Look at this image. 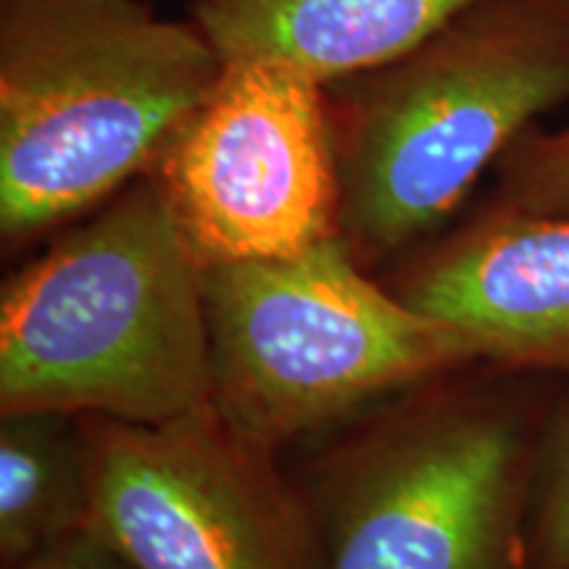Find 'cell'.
Returning <instances> with one entry per match:
<instances>
[{
  "label": "cell",
  "mask_w": 569,
  "mask_h": 569,
  "mask_svg": "<svg viewBox=\"0 0 569 569\" xmlns=\"http://www.w3.org/2000/svg\"><path fill=\"white\" fill-rule=\"evenodd\" d=\"M3 569H138L127 561L122 553L113 551L109 543L92 536L88 530L74 532V536L59 540L34 553V557L17 561V565Z\"/></svg>",
  "instance_id": "obj_13"
},
{
  "label": "cell",
  "mask_w": 569,
  "mask_h": 569,
  "mask_svg": "<svg viewBox=\"0 0 569 569\" xmlns=\"http://www.w3.org/2000/svg\"><path fill=\"white\" fill-rule=\"evenodd\" d=\"M356 259L332 234L284 259L203 267L211 403L251 443L269 451L478 361Z\"/></svg>",
  "instance_id": "obj_4"
},
{
  "label": "cell",
  "mask_w": 569,
  "mask_h": 569,
  "mask_svg": "<svg viewBox=\"0 0 569 569\" xmlns=\"http://www.w3.org/2000/svg\"><path fill=\"white\" fill-rule=\"evenodd\" d=\"M532 453L515 409L440 396L332 467L315 522L322 569H532Z\"/></svg>",
  "instance_id": "obj_5"
},
{
  "label": "cell",
  "mask_w": 569,
  "mask_h": 569,
  "mask_svg": "<svg viewBox=\"0 0 569 569\" xmlns=\"http://www.w3.org/2000/svg\"><path fill=\"white\" fill-rule=\"evenodd\" d=\"M490 209L569 217V124L553 132L528 130L501 161Z\"/></svg>",
  "instance_id": "obj_11"
},
{
  "label": "cell",
  "mask_w": 569,
  "mask_h": 569,
  "mask_svg": "<svg viewBox=\"0 0 569 569\" xmlns=\"http://www.w3.org/2000/svg\"><path fill=\"white\" fill-rule=\"evenodd\" d=\"M528 549L532 569H569V401L532 472Z\"/></svg>",
  "instance_id": "obj_12"
},
{
  "label": "cell",
  "mask_w": 569,
  "mask_h": 569,
  "mask_svg": "<svg viewBox=\"0 0 569 569\" xmlns=\"http://www.w3.org/2000/svg\"><path fill=\"white\" fill-rule=\"evenodd\" d=\"M557 3H559L565 11H569V0H557Z\"/></svg>",
  "instance_id": "obj_14"
},
{
  "label": "cell",
  "mask_w": 569,
  "mask_h": 569,
  "mask_svg": "<svg viewBox=\"0 0 569 569\" xmlns=\"http://www.w3.org/2000/svg\"><path fill=\"white\" fill-rule=\"evenodd\" d=\"M222 59L148 0H0V232L122 193L206 101Z\"/></svg>",
  "instance_id": "obj_2"
},
{
  "label": "cell",
  "mask_w": 569,
  "mask_h": 569,
  "mask_svg": "<svg viewBox=\"0 0 569 569\" xmlns=\"http://www.w3.org/2000/svg\"><path fill=\"white\" fill-rule=\"evenodd\" d=\"M84 422V530L138 569H322L315 511L213 407L161 425Z\"/></svg>",
  "instance_id": "obj_6"
},
{
  "label": "cell",
  "mask_w": 569,
  "mask_h": 569,
  "mask_svg": "<svg viewBox=\"0 0 569 569\" xmlns=\"http://www.w3.org/2000/svg\"><path fill=\"white\" fill-rule=\"evenodd\" d=\"M396 296L478 361L569 372V217L490 209L415 261Z\"/></svg>",
  "instance_id": "obj_8"
},
{
  "label": "cell",
  "mask_w": 569,
  "mask_h": 569,
  "mask_svg": "<svg viewBox=\"0 0 569 569\" xmlns=\"http://www.w3.org/2000/svg\"><path fill=\"white\" fill-rule=\"evenodd\" d=\"M325 88L293 63L230 61L163 148L153 174L203 264L284 259L340 234Z\"/></svg>",
  "instance_id": "obj_7"
},
{
  "label": "cell",
  "mask_w": 569,
  "mask_h": 569,
  "mask_svg": "<svg viewBox=\"0 0 569 569\" xmlns=\"http://www.w3.org/2000/svg\"><path fill=\"white\" fill-rule=\"evenodd\" d=\"M84 417L11 411L0 422V559L17 565L84 530L90 517Z\"/></svg>",
  "instance_id": "obj_10"
},
{
  "label": "cell",
  "mask_w": 569,
  "mask_h": 569,
  "mask_svg": "<svg viewBox=\"0 0 569 569\" xmlns=\"http://www.w3.org/2000/svg\"><path fill=\"white\" fill-rule=\"evenodd\" d=\"M351 80L336 132L338 224L356 256L380 259L436 230L538 117L569 101V11L480 0Z\"/></svg>",
  "instance_id": "obj_3"
},
{
  "label": "cell",
  "mask_w": 569,
  "mask_h": 569,
  "mask_svg": "<svg viewBox=\"0 0 569 569\" xmlns=\"http://www.w3.org/2000/svg\"><path fill=\"white\" fill-rule=\"evenodd\" d=\"M203 261L153 172L11 274L0 411L161 425L211 403Z\"/></svg>",
  "instance_id": "obj_1"
},
{
  "label": "cell",
  "mask_w": 569,
  "mask_h": 569,
  "mask_svg": "<svg viewBox=\"0 0 569 569\" xmlns=\"http://www.w3.org/2000/svg\"><path fill=\"white\" fill-rule=\"evenodd\" d=\"M480 0H196L222 63L269 59L330 84L409 53Z\"/></svg>",
  "instance_id": "obj_9"
}]
</instances>
